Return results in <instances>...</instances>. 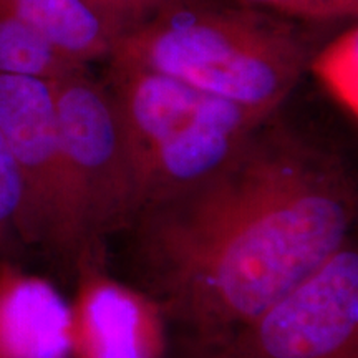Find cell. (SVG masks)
<instances>
[{
    "mask_svg": "<svg viewBox=\"0 0 358 358\" xmlns=\"http://www.w3.org/2000/svg\"><path fill=\"white\" fill-rule=\"evenodd\" d=\"M164 358H256L239 334L216 338L185 335L179 345Z\"/></svg>",
    "mask_w": 358,
    "mask_h": 358,
    "instance_id": "13",
    "label": "cell"
},
{
    "mask_svg": "<svg viewBox=\"0 0 358 358\" xmlns=\"http://www.w3.org/2000/svg\"><path fill=\"white\" fill-rule=\"evenodd\" d=\"M24 189L8 145L0 131V261L24 249L20 241Z\"/></svg>",
    "mask_w": 358,
    "mask_h": 358,
    "instance_id": "12",
    "label": "cell"
},
{
    "mask_svg": "<svg viewBox=\"0 0 358 358\" xmlns=\"http://www.w3.org/2000/svg\"><path fill=\"white\" fill-rule=\"evenodd\" d=\"M52 95L85 227L93 248L124 232L141 196L131 145L105 80L82 69L52 80Z\"/></svg>",
    "mask_w": 358,
    "mask_h": 358,
    "instance_id": "5",
    "label": "cell"
},
{
    "mask_svg": "<svg viewBox=\"0 0 358 358\" xmlns=\"http://www.w3.org/2000/svg\"><path fill=\"white\" fill-rule=\"evenodd\" d=\"M105 65L101 78L122 115L136 164L140 211L203 181L274 116L209 95L168 75Z\"/></svg>",
    "mask_w": 358,
    "mask_h": 358,
    "instance_id": "3",
    "label": "cell"
},
{
    "mask_svg": "<svg viewBox=\"0 0 358 358\" xmlns=\"http://www.w3.org/2000/svg\"><path fill=\"white\" fill-rule=\"evenodd\" d=\"M0 358H73L70 302L10 259L0 261Z\"/></svg>",
    "mask_w": 358,
    "mask_h": 358,
    "instance_id": "8",
    "label": "cell"
},
{
    "mask_svg": "<svg viewBox=\"0 0 358 358\" xmlns=\"http://www.w3.org/2000/svg\"><path fill=\"white\" fill-rule=\"evenodd\" d=\"M302 22L236 0H164L127 27L106 64L168 75L272 116L307 73Z\"/></svg>",
    "mask_w": 358,
    "mask_h": 358,
    "instance_id": "2",
    "label": "cell"
},
{
    "mask_svg": "<svg viewBox=\"0 0 358 358\" xmlns=\"http://www.w3.org/2000/svg\"><path fill=\"white\" fill-rule=\"evenodd\" d=\"M307 71L350 118L358 115V27L353 24L320 50H313Z\"/></svg>",
    "mask_w": 358,
    "mask_h": 358,
    "instance_id": "11",
    "label": "cell"
},
{
    "mask_svg": "<svg viewBox=\"0 0 358 358\" xmlns=\"http://www.w3.org/2000/svg\"><path fill=\"white\" fill-rule=\"evenodd\" d=\"M58 55L77 65L106 64L122 27L87 0H2Z\"/></svg>",
    "mask_w": 358,
    "mask_h": 358,
    "instance_id": "9",
    "label": "cell"
},
{
    "mask_svg": "<svg viewBox=\"0 0 358 358\" xmlns=\"http://www.w3.org/2000/svg\"><path fill=\"white\" fill-rule=\"evenodd\" d=\"M256 358H358L353 239L239 332Z\"/></svg>",
    "mask_w": 358,
    "mask_h": 358,
    "instance_id": "6",
    "label": "cell"
},
{
    "mask_svg": "<svg viewBox=\"0 0 358 358\" xmlns=\"http://www.w3.org/2000/svg\"><path fill=\"white\" fill-rule=\"evenodd\" d=\"M87 2L122 27L123 32L127 27L140 20L164 0H87Z\"/></svg>",
    "mask_w": 358,
    "mask_h": 358,
    "instance_id": "15",
    "label": "cell"
},
{
    "mask_svg": "<svg viewBox=\"0 0 358 358\" xmlns=\"http://www.w3.org/2000/svg\"><path fill=\"white\" fill-rule=\"evenodd\" d=\"M358 214L350 161L282 111L203 181L138 213L136 285L187 337L234 335L348 241Z\"/></svg>",
    "mask_w": 358,
    "mask_h": 358,
    "instance_id": "1",
    "label": "cell"
},
{
    "mask_svg": "<svg viewBox=\"0 0 358 358\" xmlns=\"http://www.w3.org/2000/svg\"><path fill=\"white\" fill-rule=\"evenodd\" d=\"M0 131L19 169L24 206L20 241L75 275L93 248L71 179L50 82L0 75Z\"/></svg>",
    "mask_w": 358,
    "mask_h": 358,
    "instance_id": "4",
    "label": "cell"
},
{
    "mask_svg": "<svg viewBox=\"0 0 358 358\" xmlns=\"http://www.w3.org/2000/svg\"><path fill=\"white\" fill-rule=\"evenodd\" d=\"M334 20L350 19L357 15L358 0H320Z\"/></svg>",
    "mask_w": 358,
    "mask_h": 358,
    "instance_id": "16",
    "label": "cell"
},
{
    "mask_svg": "<svg viewBox=\"0 0 358 358\" xmlns=\"http://www.w3.org/2000/svg\"><path fill=\"white\" fill-rule=\"evenodd\" d=\"M92 66L77 65L48 47L0 0V75L52 82Z\"/></svg>",
    "mask_w": 358,
    "mask_h": 358,
    "instance_id": "10",
    "label": "cell"
},
{
    "mask_svg": "<svg viewBox=\"0 0 358 358\" xmlns=\"http://www.w3.org/2000/svg\"><path fill=\"white\" fill-rule=\"evenodd\" d=\"M236 2L264 8L306 24L334 20L320 0H236Z\"/></svg>",
    "mask_w": 358,
    "mask_h": 358,
    "instance_id": "14",
    "label": "cell"
},
{
    "mask_svg": "<svg viewBox=\"0 0 358 358\" xmlns=\"http://www.w3.org/2000/svg\"><path fill=\"white\" fill-rule=\"evenodd\" d=\"M103 252L82 257L75 268L73 358H164L169 347L163 312L138 287L113 279Z\"/></svg>",
    "mask_w": 358,
    "mask_h": 358,
    "instance_id": "7",
    "label": "cell"
}]
</instances>
